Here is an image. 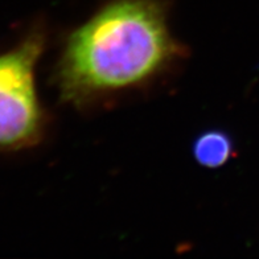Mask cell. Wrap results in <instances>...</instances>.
I'll return each instance as SVG.
<instances>
[{"label":"cell","instance_id":"1","mask_svg":"<svg viewBox=\"0 0 259 259\" xmlns=\"http://www.w3.org/2000/svg\"><path fill=\"white\" fill-rule=\"evenodd\" d=\"M176 53L161 0H116L69 37L58 89L65 101L83 102L151 78Z\"/></svg>","mask_w":259,"mask_h":259},{"label":"cell","instance_id":"2","mask_svg":"<svg viewBox=\"0 0 259 259\" xmlns=\"http://www.w3.org/2000/svg\"><path fill=\"white\" fill-rule=\"evenodd\" d=\"M45 44L34 29L14 49L0 55V150L27 148L37 142L42 116L38 105L34 66Z\"/></svg>","mask_w":259,"mask_h":259},{"label":"cell","instance_id":"3","mask_svg":"<svg viewBox=\"0 0 259 259\" xmlns=\"http://www.w3.org/2000/svg\"><path fill=\"white\" fill-rule=\"evenodd\" d=\"M233 144L222 131H208L194 142L193 154L196 160L206 168H219L232 156Z\"/></svg>","mask_w":259,"mask_h":259}]
</instances>
